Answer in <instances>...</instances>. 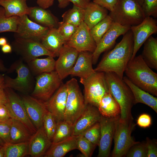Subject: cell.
Segmentation results:
<instances>
[{
	"label": "cell",
	"instance_id": "cell-55",
	"mask_svg": "<svg viewBox=\"0 0 157 157\" xmlns=\"http://www.w3.org/2000/svg\"><path fill=\"white\" fill-rule=\"evenodd\" d=\"M7 43L6 38L4 37L0 38V46H2Z\"/></svg>",
	"mask_w": 157,
	"mask_h": 157
},
{
	"label": "cell",
	"instance_id": "cell-42",
	"mask_svg": "<svg viewBox=\"0 0 157 157\" xmlns=\"http://www.w3.org/2000/svg\"><path fill=\"white\" fill-rule=\"evenodd\" d=\"M147 151L145 141L133 145L129 149L125 156L127 157H147Z\"/></svg>",
	"mask_w": 157,
	"mask_h": 157
},
{
	"label": "cell",
	"instance_id": "cell-11",
	"mask_svg": "<svg viewBox=\"0 0 157 157\" xmlns=\"http://www.w3.org/2000/svg\"><path fill=\"white\" fill-rule=\"evenodd\" d=\"M7 101L5 105L8 108L11 118L24 124L33 134L37 129L30 119L25 109L21 98L13 89L5 88Z\"/></svg>",
	"mask_w": 157,
	"mask_h": 157
},
{
	"label": "cell",
	"instance_id": "cell-2",
	"mask_svg": "<svg viewBox=\"0 0 157 157\" xmlns=\"http://www.w3.org/2000/svg\"><path fill=\"white\" fill-rule=\"evenodd\" d=\"M124 73L135 85L157 96V74L146 64L141 55L135 56L130 60Z\"/></svg>",
	"mask_w": 157,
	"mask_h": 157
},
{
	"label": "cell",
	"instance_id": "cell-44",
	"mask_svg": "<svg viewBox=\"0 0 157 157\" xmlns=\"http://www.w3.org/2000/svg\"><path fill=\"white\" fill-rule=\"evenodd\" d=\"M11 122L12 118L5 121H0V138L4 145L10 143Z\"/></svg>",
	"mask_w": 157,
	"mask_h": 157
},
{
	"label": "cell",
	"instance_id": "cell-50",
	"mask_svg": "<svg viewBox=\"0 0 157 157\" xmlns=\"http://www.w3.org/2000/svg\"><path fill=\"white\" fill-rule=\"evenodd\" d=\"M54 0H37V3L38 6L46 9L51 6Z\"/></svg>",
	"mask_w": 157,
	"mask_h": 157
},
{
	"label": "cell",
	"instance_id": "cell-52",
	"mask_svg": "<svg viewBox=\"0 0 157 157\" xmlns=\"http://www.w3.org/2000/svg\"><path fill=\"white\" fill-rule=\"evenodd\" d=\"M1 50L4 53H10L12 51V48L11 45L7 43L1 47Z\"/></svg>",
	"mask_w": 157,
	"mask_h": 157
},
{
	"label": "cell",
	"instance_id": "cell-19",
	"mask_svg": "<svg viewBox=\"0 0 157 157\" xmlns=\"http://www.w3.org/2000/svg\"><path fill=\"white\" fill-rule=\"evenodd\" d=\"M21 98L30 119L37 129H38L43 126L44 115L48 111L44 102L28 95Z\"/></svg>",
	"mask_w": 157,
	"mask_h": 157
},
{
	"label": "cell",
	"instance_id": "cell-1",
	"mask_svg": "<svg viewBox=\"0 0 157 157\" xmlns=\"http://www.w3.org/2000/svg\"><path fill=\"white\" fill-rule=\"evenodd\" d=\"M133 35L129 30L115 47L103 57L96 67L95 72H113L123 79L126 67L133 52Z\"/></svg>",
	"mask_w": 157,
	"mask_h": 157
},
{
	"label": "cell",
	"instance_id": "cell-17",
	"mask_svg": "<svg viewBox=\"0 0 157 157\" xmlns=\"http://www.w3.org/2000/svg\"><path fill=\"white\" fill-rule=\"evenodd\" d=\"M79 52L74 48L64 44L56 61L55 70L63 80L68 75L74 66Z\"/></svg>",
	"mask_w": 157,
	"mask_h": 157
},
{
	"label": "cell",
	"instance_id": "cell-34",
	"mask_svg": "<svg viewBox=\"0 0 157 157\" xmlns=\"http://www.w3.org/2000/svg\"><path fill=\"white\" fill-rule=\"evenodd\" d=\"M113 22L112 18L108 15L90 29L91 35L96 44L108 30Z\"/></svg>",
	"mask_w": 157,
	"mask_h": 157
},
{
	"label": "cell",
	"instance_id": "cell-37",
	"mask_svg": "<svg viewBox=\"0 0 157 157\" xmlns=\"http://www.w3.org/2000/svg\"><path fill=\"white\" fill-rule=\"evenodd\" d=\"M72 126L65 120L56 122V129L52 143L64 140L72 136Z\"/></svg>",
	"mask_w": 157,
	"mask_h": 157
},
{
	"label": "cell",
	"instance_id": "cell-22",
	"mask_svg": "<svg viewBox=\"0 0 157 157\" xmlns=\"http://www.w3.org/2000/svg\"><path fill=\"white\" fill-rule=\"evenodd\" d=\"M92 53L89 51L79 53L76 63L69 75L86 78L95 72L92 67Z\"/></svg>",
	"mask_w": 157,
	"mask_h": 157
},
{
	"label": "cell",
	"instance_id": "cell-33",
	"mask_svg": "<svg viewBox=\"0 0 157 157\" xmlns=\"http://www.w3.org/2000/svg\"><path fill=\"white\" fill-rule=\"evenodd\" d=\"M85 10L73 5L72 8L65 12L62 15L63 21L77 26L84 22Z\"/></svg>",
	"mask_w": 157,
	"mask_h": 157
},
{
	"label": "cell",
	"instance_id": "cell-26",
	"mask_svg": "<svg viewBox=\"0 0 157 157\" xmlns=\"http://www.w3.org/2000/svg\"><path fill=\"white\" fill-rule=\"evenodd\" d=\"M84 10V22L90 29L108 15V10L93 2Z\"/></svg>",
	"mask_w": 157,
	"mask_h": 157
},
{
	"label": "cell",
	"instance_id": "cell-13",
	"mask_svg": "<svg viewBox=\"0 0 157 157\" xmlns=\"http://www.w3.org/2000/svg\"><path fill=\"white\" fill-rule=\"evenodd\" d=\"M130 30L133 34V41L132 59L147 39L152 34L157 33V21L151 17H145L140 24L131 26Z\"/></svg>",
	"mask_w": 157,
	"mask_h": 157
},
{
	"label": "cell",
	"instance_id": "cell-49",
	"mask_svg": "<svg viewBox=\"0 0 157 157\" xmlns=\"http://www.w3.org/2000/svg\"><path fill=\"white\" fill-rule=\"evenodd\" d=\"M74 5L83 9H85L90 3V0H68Z\"/></svg>",
	"mask_w": 157,
	"mask_h": 157
},
{
	"label": "cell",
	"instance_id": "cell-45",
	"mask_svg": "<svg viewBox=\"0 0 157 157\" xmlns=\"http://www.w3.org/2000/svg\"><path fill=\"white\" fill-rule=\"evenodd\" d=\"M147 151V157H157V142L156 140L146 138L145 141Z\"/></svg>",
	"mask_w": 157,
	"mask_h": 157
},
{
	"label": "cell",
	"instance_id": "cell-38",
	"mask_svg": "<svg viewBox=\"0 0 157 157\" xmlns=\"http://www.w3.org/2000/svg\"><path fill=\"white\" fill-rule=\"evenodd\" d=\"M42 126L47 136L52 142L56 131V122L53 115L48 111L44 115Z\"/></svg>",
	"mask_w": 157,
	"mask_h": 157
},
{
	"label": "cell",
	"instance_id": "cell-36",
	"mask_svg": "<svg viewBox=\"0 0 157 157\" xmlns=\"http://www.w3.org/2000/svg\"><path fill=\"white\" fill-rule=\"evenodd\" d=\"M28 142L4 145V157H23L28 155Z\"/></svg>",
	"mask_w": 157,
	"mask_h": 157
},
{
	"label": "cell",
	"instance_id": "cell-16",
	"mask_svg": "<svg viewBox=\"0 0 157 157\" xmlns=\"http://www.w3.org/2000/svg\"><path fill=\"white\" fill-rule=\"evenodd\" d=\"M65 44L79 52L87 51L93 53L97 46L90 29L84 22L78 26L75 33Z\"/></svg>",
	"mask_w": 157,
	"mask_h": 157
},
{
	"label": "cell",
	"instance_id": "cell-14",
	"mask_svg": "<svg viewBox=\"0 0 157 157\" xmlns=\"http://www.w3.org/2000/svg\"><path fill=\"white\" fill-rule=\"evenodd\" d=\"M49 28L37 24L25 15L19 17V21L15 37L41 42Z\"/></svg>",
	"mask_w": 157,
	"mask_h": 157
},
{
	"label": "cell",
	"instance_id": "cell-43",
	"mask_svg": "<svg viewBox=\"0 0 157 157\" xmlns=\"http://www.w3.org/2000/svg\"><path fill=\"white\" fill-rule=\"evenodd\" d=\"M145 17L157 16V0H144L141 6Z\"/></svg>",
	"mask_w": 157,
	"mask_h": 157
},
{
	"label": "cell",
	"instance_id": "cell-41",
	"mask_svg": "<svg viewBox=\"0 0 157 157\" xmlns=\"http://www.w3.org/2000/svg\"><path fill=\"white\" fill-rule=\"evenodd\" d=\"M78 26L63 21L59 22L57 29L65 42V44L76 31Z\"/></svg>",
	"mask_w": 157,
	"mask_h": 157
},
{
	"label": "cell",
	"instance_id": "cell-31",
	"mask_svg": "<svg viewBox=\"0 0 157 157\" xmlns=\"http://www.w3.org/2000/svg\"><path fill=\"white\" fill-rule=\"evenodd\" d=\"M141 56L146 64L151 69L157 70V39L149 37L144 43Z\"/></svg>",
	"mask_w": 157,
	"mask_h": 157
},
{
	"label": "cell",
	"instance_id": "cell-27",
	"mask_svg": "<svg viewBox=\"0 0 157 157\" xmlns=\"http://www.w3.org/2000/svg\"><path fill=\"white\" fill-rule=\"evenodd\" d=\"M41 43L55 57L58 56L60 49L65 44V42L57 28H49Z\"/></svg>",
	"mask_w": 157,
	"mask_h": 157
},
{
	"label": "cell",
	"instance_id": "cell-20",
	"mask_svg": "<svg viewBox=\"0 0 157 157\" xmlns=\"http://www.w3.org/2000/svg\"><path fill=\"white\" fill-rule=\"evenodd\" d=\"M98 108L90 104L86 105L83 113L72 126V136L82 135L96 123L101 117Z\"/></svg>",
	"mask_w": 157,
	"mask_h": 157
},
{
	"label": "cell",
	"instance_id": "cell-18",
	"mask_svg": "<svg viewBox=\"0 0 157 157\" xmlns=\"http://www.w3.org/2000/svg\"><path fill=\"white\" fill-rule=\"evenodd\" d=\"M67 95L66 84L62 83L51 98L44 102L47 109L53 115L56 122L64 120Z\"/></svg>",
	"mask_w": 157,
	"mask_h": 157
},
{
	"label": "cell",
	"instance_id": "cell-54",
	"mask_svg": "<svg viewBox=\"0 0 157 157\" xmlns=\"http://www.w3.org/2000/svg\"><path fill=\"white\" fill-rule=\"evenodd\" d=\"M4 76L3 75L0 74V88H4Z\"/></svg>",
	"mask_w": 157,
	"mask_h": 157
},
{
	"label": "cell",
	"instance_id": "cell-25",
	"mask_svg": "<svg viewBox=\"0 0 157 157\" xmlns=\"http://www.w3.org/2000/svg\"><path fill=\"white\" fill-rule=\"evenodd\" d=\"M124 81L130 89L134 98V104L141 103L151 108L157 113V98L149 93L139 88L131 82L126 76L123 78Z\"/></svg>",
	"mask_w": 157,
	"mask_h": 157
},
{
	"label": "cell",
	"instance_id": "cell-5",
	"mask_svg": "<svg viewBox=\"0 0 157 157\" xmlns=\"http://www.w3.org/2000/svg\"><path fill=\"white\" fill-rule=\"evenodd\" d=\"M65 84L67 95L64 120L73 126L83 113L86 105L77 80L72 78Z\"/></svg>",
	"mask_w": 157,
	"mask_h": 157
},
{
	"label": "cell",
	"instance_id": "cell-10",
	"mask_svg": "<svg viewBox=\"0 0 157 157\" xmlns=\"http://www.w3.org/2000/svg\"><path fill=\"white\" fill-rule=\"evenodd\" d=\"M11 44L14 51L20 55L22 59L27 63L41 56H51L55 57L40 42L15 37Z\"/></svg>",
	"mask_w": 157,
	"mask_h": 157
},
{
	"label": "cell",
	"instance_id": "cell-9",
	"mask_svg": "<svg viewBox=\"0 0 157 157\" xmlns=\"http://www.w3.org/2000/svg\"><path fill=\"white\" fill-rule=\"evenodd\" d=\"M62 80L55 70L38 75L32 96L44 102L47 101L59 88Z\"/></svg>",
	"mask_w": 157,
	"mask_h": 157
},
{
	"label": "cell",
	"instance_id": "cell-30",
	"mask_svg": "<svg viewBox=\"0 0 157 157\" xmlns=\"http://www.w3.org/2000/svg\"><path fill=\"white\" fill-rule=\"evenodd\" d=\"M33 134L22 123L12 118L9 143L14 144L28 142Z\"/></svg>",
	"mask_w": 157,
	"mask_h": 157
},
{
	"label": "cell",
	"instance_id": "cell-7",
	"mask_svg": "<svg viewBox=\"0 0 157 157\" xmlns=\"http://www.w3.org/2000/svg\"><path fill=\"white\" fill-rule=\"evenodd\" d=\"M80 82L84 87L85 104H90L98 108L101 98L109 92L105 73L95 72L86 78H80Z\"/></svg>",
	"mask_w": 157,
	"mask_h": 157
},
{
	"label": "cell",
	"instance_id": "cell-57",
	"mask_svg": "<svg viewBox=\"0 0 157 157\" xmlns=\"http://www.w3.org/2000/svg\"><path fill=\"white\" fill-rule=\"evenodd\" d=\"M5 153L4 146H2L0 147V157H4Z\"/></svg>",
	"mask_w": 157,
	"mask_h": 157
},
{
	"label": "cell",
	"instance_id": "cell-56",
	"mask_svg": "<svg viewBox=\"0 0 157 157\" xmlns=\"http://www.w3.org/2000/svg\"><path fill=\"white\" fill-rule=\"evenodd\" d=\"M7 70V69L3 63L0 60V71L2 72H5Z\"/></svg>",
	"mask_w": 157,
	"mask_h": 157
},
{
	"label": "cell",
	"instance_id": "cell-51",
	"mask_svg": "<svg viewBox=\"0 0 157 157\" xmlns=\"http://www.w3.org/2000/svg\"><path fill=\"white\" fill-rule=\"evenodd\" d=\"M7 101V96L3 88H0V106L5 105Z\"/></svg>",
	"mask_w": 157,
	"mask_h": 157
},
{
	"label": "cell",
	"instance_id": "cell-32",
	"mask_svg": "<svg viewBox=\"0 0 157 157\" xmlns=\"http://www.w3.org/2000/svg\"><path fill=\"white\" fill-rule=\"evenodd\" d=\"M54 58L51 56L44 58H37L28 63L27 65L34 75L51 72L55 70L56 60Z\"/></svg>",
	"mask_w": 157,
	"mask_h": 157
},
{
	"label": "cell",
	"instance_id": "cell-12",
	"mask_svg": "<svg viewBox=\"0 0 157 157\" xmlns=\"http://www.w3.org/2000/svg\"><path fill=\"white\" fill-rule=\"evenodd\" d=\"M119 116L115 117H108L102 115L99 120L101 134L98 146V157H109L117 121Z\"/></svg>",
	"mask_w": 157,
	"mask_h": 157
},
{
	"label": "cell",
	"instance_id": "cell-4",
	"mask_svg": "<svg viewBox=\"0 0 157 157\" xmlns=\"http://www.w3.org/2000/svg\"><path fill=\"white\" fill-rule=\"evenodd\" d=\"M109 15L114 22L130 26L140 24L145 17L136 0H118Z\"/></svg>",
	"mask_w": 157,
	"mask_h": 157
},
{
	"label": "cell",
	"instance_id": "cell-59",
	"mask_svg": "<svg viewBox=\"0 0 157 157\" xmlns=\"http://www.w3.org/2000/svg\"><path fill=\"white\" fill-rule=\"evenodd\" d=\"M0 144L3 146L4 145V143L0 139Z\"/></svg>",
	"mask_w": 157,
	"mask_h": 157
},
{
	"label": "cell",
	"instance_id": "cell-8",
	"mask_svg": "<svg viewBox=\"0 0 157 157\" xmlns=\"http://www.w3.org/2000/svg\"><path fill=\"white\" fill-rule=\"evenodd\" d=\"M15 70L17 74L16 78H12L5 76L4 88H9L27 94L31 90L33 86V78L29 67L22 60H19L12 65L7 71L8 72H10Z\"/></svg>",
	"mask_w": 157,
	"mask_h": 157
},
{
	"label": "cell",
	"instance_id": "cell-47",
	"mask_svg": "<svg viewBox=\"0 0 157 157\" xmlns=\"http://www.w3.org/2000/svg\"><path fill=\"white\" fill-rule=\"evenodd\" d=\"M118 0H92V2L111 11Z\"/></svg>",
	"mask_w": 157,
	"mask_h": 157
},
{
	"label": "cell",
	"instance_id": "cell-28",
	"mask_svg": "<svg viewBox=\"0 0 157 157\" xmlns=\"http://www.w3.org/2000/svg\"><path fill=\"white\" fill-rule=\"evenodd\" d=\"M98 109L101 115L104 117L112 118L120 116L119 105L109 91L101 98Z\"/></svg>",
	"mask_w": 157,
	"mask_h": 157
},
{
	"label": "cell",
	"instance_id": "cell-29",
	"mask_svg": "<svg viewBox=\"0 0 157 157\" xmlns=\"http://www.w3.org/2000/svg\"><path fill=\"white\" fill-rule=\"evenodd\" d=\"M0 6L4 8L7 17H19L29 13L26 0H0Z\"/></svg>",
	"mask_w": 157,
	"mask_h": 157
},
{
	"label": "cell",
	"instance_id": "cell-39",
	"mask_svg": "<svg viewBox=\"0 0 157 157\" xmlns=\"http://www.w3.org/2000/svg\"><path fill=\"white\" fill-rule=\"evenodd\" d=\"M101 127L98 122L85 131L82 135L92 143L98 146L100 137Z\"/></svg>",
	"mask_w": 157,
	"mask_h": 157
},
{
	"label": "cell",
	"instance_id": "cell-23",
	"mask_svg": "<svg viewBox=\"0 0 157 157\" xmlns=\"http://www.w3.org/2000/svg\"><path fill=\"white\" fill-rule=\"evenodd\" d=\"M79 135L72 136L52 144L44 156V157H63L69 152L77 149Z\"/></svg>",
	"mask_w": 157,
	"mask_h": 157
},
{
	"label": "cell",
	"instance_id": "cell-58",
	"mask_svg": "<svg viewBox=\"0 0 157 157\" xmlns=\"http://www.w3.org/2000/svg\"><path fill=\"white\" fill-rule=\"evenodd\" d=\"M136 0L138 2V3H139V4L141 6L142 5L144 1V0Z\"/></svg>",
	"mask_w": 157,
	"mask_h": 157
},
{
	"label": "cell",
	"instance_id": "cell-53",
	"mask_svg": "<svg viewBox=\"0 0 157 157\" xmlns=\"http://www.w3.org/2000/svg\"><path fill=\"white\" fill-rule=\"evenodd\" d=\"M58 2V6L60 8H64L69 4L70 2L68 0H57Z\"/></svg>",
	"mask_w": 157,
	"mask_h": 157
},
{
	"label": "cell",
	"instance_id": "cell-21",
	"mask_svg": "<svg viewBox=\"0 0 157 157\" xmlns=\"http://www.w3.org/2000/svg\"><path fill=\"white\" fill-rule=\"evenodd\" d=\"M43 126L32 135L28 143V155L33 157L43 156L52 144Z\"/></svg>",
	"mask_w": 157,
	"mask_h": 157
},
{
	"label": "cell",
	"instance_id": "cell-15",
	"mask_svg": "<svg viewBox=\"0 0 157 157\" xmlns=\"http://www.w3.org/2000/svg\"><path fill=\"white\" fill-rule=\"evenodd\" d=\"M129 26H123L113 22L108 30L97 44L92 53V63L96 64L101 54L111 48L115 43L117 38L124 35L130 29Z\"/></svg>",
	"mask_w": 157,
	"mask_h": 157
},
{
	"label": "cell",
	"instance_id": "cell-60",
	"mask_svg": "<svg viewBox=\"0 0 157 157\" xmlns=\"http://www.w3.org/2000/svg\"><path fill=\"white\" fill-rule=\"evenodd\" d=\"M2 146H2V145H1V144H0V147H1Z\"/></svg>",
	"mask_w": 157,
	"mask_h": 157
},
{
	"label": "cell",
	"instance_id": "cell-35",
	"mask_svg": "<svg viewBox=\"0 0 157 157\" xmlns=\"http://www.w3.org/2000/svg\"><path fill=\"white\" fill-rule=\"evenodd\" d=\"M19 21V17H6L4 8L0 7V33L8 32L16 33Z\"/></svg>",
	"mask_w": 157,
	"mask_h": 157
},
{
	"label": "cell",
	"instance_id": "cell-46",
	"mask_svg": "<svg viewBox=\"0 0 157 157\" xmlns=\"http://www.w3.org/2000/svg\"><path fill=\"white\" fill-rule=\"evenodd\" d=\"M152 123L151 116L147 113L140 115L137 120V124L140 127L146 128L149 127Z\"/></svg>",
	"mask_w": 157,
	"mask_h": 157
},
{
	"label": "cell",
	"instance_id": "cell-48",
	"mask_svg": "<svg viewBox=\"0 0 157 157\" xmlns=\"http://www.w3.org/2000/svg\"><path fill=\"white\" fill-rule=\"evenodd\" d=\"M11 118V115L7 107L5 105L0 106V121H5Z\"/></svg>",
	"mask_w": 157,
	"mask_h": 157
},
{
	"label": "cell",
	"instance_id": "cell-6",
	"mask_svg": "<svg viewBox=\"0 0 157 157\" xmlns=\"http://www.w3.org/2000/svg\"><path fill=\"white\" fill-rule=\"evenodd\" d=\"M133 118L122 120L118 118L115 126L113 139L114 145L111 156L122 157L125 156L129 149L139 142L135 141L131 136L136 124Z\"/></svg>",
	"mask_w": 157,
	"mask_h": 157
},
{
	"label": "cell",
	"instance_id": "cell-3",
	"mask_svg": "<svg viewBox=\"0 0 157 157\" xmlns=\"http://www.w3.org/2000/svg\"><path fill=\"white\" fill-rule=\"evenodd\" d=\"M105 74L109 91L120 106V118L122 120L133 118L131 110L134 105V98L130 89L115 73L108 72Z\"/></svg>",
	"mask_w": 157,
	"mask_h": 157
},
{
	"label": "cell",
	"instance_id": "cell-40",
	"mask_svg": "<svg viewBox=\"0 0 157 157\" xmlns=\"http://www.w3.org/2000/svg\"><path fill=\"white\" fill-rule=\"evenodd\" d=\"M96 146L82 135L78 136L77 141V149H78L84 157H90Z\"/></svg>",
	"mask_w": 157,
	"mask_h": 157
},
{
	"label": "cell",
	"instance_id": "cell-24",
	"mask_svg": "<svg viewBox=\"0 0 157 157\" xmlns=\"http://www.w3.org/2000/svg\"><path fill=\"white\" fill-rule=\"evenodd\" d=\"M28 15L31 20L41 25L58 28L59 22L57 18L50 11L39 6L29 7Z\"/></svg>",
	"mask_w": 157,
	"mask_h": 157
}]
</instances>
